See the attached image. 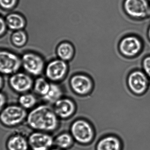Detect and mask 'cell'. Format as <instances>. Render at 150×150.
<instances>
[{
	"label": "cell",
	"mask_w": 150,
	"mask_h": 150,
	"mask_svg": "<svg viewBox=\"0 0 150 150\" xmlns=\"http://www.w3.org/2000/svg\"><path fill=\"white\" fill-rule=\"evenodd\" d=\"M28 126L35 131L50 133L58 128L59 118L53 108L47 105L34 107L28 114L26 119Z\"/></svg>",
	"instance_id": "cell-1"
},
{
	"label": "cell",
	"mask_w": 150,
	"mask_h": 150,
	"mask_svg": "<svg viewBox=\"0 0 150 150\" xmlns=\"http://www.w3.org/2000/svg\"><path fill=\"white\" fill-rule=\"evenodd\" d=\"M26 110L19 105H10L5 107L0 113V122L8 127H16L26 120Z\"/></svg>",
	"instance_id": "cell-2"
},
{
	"label": "cell",
	"mask_w": 150,
	"mask_h": 150,
	"mask_svg": "<svg viewBox=\"0 0 150 150\" xmlns=\"http://www.w3.org/2000/svg\"><path fill=\"white\" fill-rule=\"evenodd\" d=\"M22 67L30 75L39 76L44 73L47 63L45 58L40 54L28 51L23 55Z\"/></svg>",
	"instance_id": "cell-3"
},
{
	"label": "cell",
	"mask_w": 150,
	"mask_h": 150,
	"mask_svg": "<svg viewBox=\"0 0 150 150\" xmlns=\"http://www.w3.org/2000/svg\"><path fill=\"white\" fill-rule=\"evenodd\" d=\"M70 134L74 141L80 144L91 143L94 136V131L91 124L82 119L76 120L71 125Z\"/></svg>",
	"instance_id": "cell-4"
},
{
	"label": "cell",
	"mask_w": 150,
	"mask_h": 150,
	"mask_svg": "<svg viewBox=\"0 0 150 150\" xmlns=\"http://www.w3.org/2000/svg\"><path fill=\"white\" fill-rule=\"evenodd\" d=\"M123 9L126 15L133 19H143L150 16L148 0H124Z\"/></svg>",
	"instance_id": "cell-5"
},
{
	"label": "cell",
	"mask_w": 150,
	"mask_h": 150,
	"mask_svg": "<svg viewBox=\"0 0 150 150\" xmlns=\"http://www.w3.org/2000/svg\"><path fill=\"white\" fill-rule=\"evenodd\" d=\"M22 67L21 59L16 54L0 50V74L11 75L18 72Z\"/></svg>",
	"instance_id": "cell-6"
},
{
	"label": "cell",
	"mask_w": 150,
	"mask_h": 150,
	"mask_svg": "<svg viewBox=\"0 0 150 150\" xmlns=\"http://www.w3.org/2000/svg\"><path fill=\"white\" fill-rule=\"evenodd\" d=\"M143 44L140 38L133 35H127L121 39L118 48L120 53L126 58H133L140 53Z\"/></svg>",
	"instance_id": "cell-7"
},
{
	"label": "cell",
	"mask_w": 150,
	"mask_h": 150,
	"mask_svg": "<svg viewBox=\"0 0 150 150\" xmlns=\"http://www.w3.org/2000/svg\"><path fill=\"white\" fill-rule=\"evenodd\" d=\"M69 68L68 63L57 58L47 63L44 73L48 80L56 82L65 77Z\"/></svg>",
	"instance_id": "cell-8"
},
{
	"label": "cell",
	"mask_w": 150,
	"mask_h": 150,
	"mask_svg": "<svg viewBox=\"0 0 150 150\" xmlns=\"http://www.w3.org/2000/svg\"><path fill=\"white\" fill-rule=\"evenodd\" d=\"M8 82L14 92L22 94L27 93L33 88L34 81L27 73L18 72L10 76Z\"/></svg>",
	"instance_id": "cell-9"
},
{
	"label": "cell",
	"mask_w": 150,
	"mask_h": 150,
	"mask_svg": "<svg viewBox=\"0 0 150 150\" xmlns=\"http://www.w3.org/2000/svg\"><path fill=\"white\" fill-rule=\"evenodd\" d=\"M54 138L45 132L35 131L28 137L29 145L32 150H50L54 146Z\"/></svg>",
	"instance_id": "cell-10"
},
{
	"label": "cell",
	"mask_w": 150,
	"mask_h": 150,
	"mask_svg": "<svg viewBox=\"0 0 150 150\" xmlns=\"http://www.w3.org/2000/svg\"><path fill=\"white\" fill-rule=\"evenodd\" d=\"M129 88L134 93L137 95L144 93L148 88V78L145 74L140 70L131 72L127 79Z\"/></svg>",
	"instance_id": "cell-11"
},
{
	"label": "cell",
	"mask_w": 150,
	"mask_h": 150,
	"mask_svg": "<svg viewBox=\"0 0 150 150\" xmlns=\"http://www.w3.org/2000/svg\"><path fill=\"white\" fill-rule=\"evenodd\" d=\"M70 85L73 91L80 96L89 94L93 87V83L91 78L82 74L73 76L70 79Z\"/></svg>",
	"instance_id": "cell-12"
},
{
	"label": "cell",
	"mask_w": 150,
	"mask_h": 150,
	"mask_svg": "<svg viewBox=\"0 0 150 150\" xmlns=\"http://www.w3.org/2000/svg\"><path fill=\"white\" fill-rule=\"evenodd\" d=\"M58 118L66 119L71 117L76 112L74 102L67 98L62 97L54 105L53 107Z\"/></svg>",
	"instance_id": "cell-13"
},
{
	"label": "cell",
	"mask_w": 150,
	"mask_h": 150,
	"mask_svg": "<svg viewBox=\"0 0 150 150\" xmlns=\"http://www.w3.org/2000/svg\"><path fill=\"white\" fill-rule=\"evenodd\" d=\"M96 150H121L122 144L118 137L108 136L101 138L96 144Z\"/></svg>",
	"instance_id": "cell-14"
},
{
	"label": "cell",
	"mask_w": 150,
	"mask_h": 150,
	"mask_svg": "<svg viewBox=\"0 0 150 150\" xmlns=\"http://www.w3.org/2000/svg\"><path fill=\"white\" fill-rule=\"evenodd\" d=\"M75 50L72 43L68 41H63L58 45L56 50L58 59L69 63L74 56Z\"/></svg>",
	"instance_id": "cell-15"
},
{
	"label": "cell",
	"mask_w": 150,
	"mask_h": 150,
	"mask_svg": "<svg viewBox=\"0 0 150 150\" xmlns=\"http://www.w3.org/2000/svg\"><path fill=\"white\" fill-rule=\"evenodd\" d=\"M29 146L28 140L19 134L11 136L7 142L9 150H27Z\"/></svg>",
	"instance_id": "cell-16"
},
{
	"label": "cell",
	"mask_w": 150,
	"mask_h": 150,
	"mask_svg": "<svg viewBox=\"0 0 150 150\" xmlns=\"http://www.w3.org/2000/svg\"><path fill=\"white\" fill-rule=\"evenodd\" d=\"M63 92L59 85L54 82L50 83V88L45 96L42 97L47 103L54 105L62 97Z\"/></svg>",
	"instance_id": "cell-17"
},
{
	"label": "cell",
	"mask_w": 150,
	"mask_h": 150,
	"mask_svg": "<svg viewBox=\"0 0 150 150\" xmlns=\"http://www.w3.org/2000/svg\"><path fill=\"white\" fill-rule=\"evenodd\" d=\"M7 26L14 31L22 30L26 25V21L23 17L17 13H12L7 16L5 19Z\"/></svg>",
	"instance_id": "cell-18"
},
{
	"label": "cell",
	"mask_w": 150,
	"mask_h": 150,
	"mask_svg": "<svg viewBox=\"0 0 150 150\" xmlns=\"http://www.w3.org/2000/svg\"><path fill=\"white\" fill-rule=\"evenodd\" d=\"M74 142V140L71 134L63 133L54 138V146L61 150H67L72 147Z\"/></svg>",
	"instance_id": "cell-19"
},
{
	"label": "cell",
	"mask_w": 150,
	"mask_h": 150,
	"mask_svg": "<svg viewBox=\"0 0 150 150\" xmlns=\"http://www.w3.org/2000/svg\"><path fill=\"white\" fill-rule=\"evenodd\" d=\"M50 83L47 79L38 77L34 81L33 88L34 92L41 98L46 95L50 88Z\"/></svg>",
	"instance_id": "cell-20"
},
{
	"label": "cell",
	"mask_w": 150,
	"mask_h": 150,
	"mask_svg": "<svg viewBox=\"0 0 150 150\" xmlns=\"http://www.w3.org/2000/svg\"><path fill=\"white\" fill-rule=\"evenodd\" d=\"M37 102L36 96L28 92L21 94L18 99L19 105L26 110L33 109Z\"/></svg>",
	"instance_id": "cell-21"
},
{
	"label": "cell",
	"mask_w": 150,
	"mask_h": 150,
	"mask_svg": "<svg viewBox=\"0 0 150 150\" xmlns=\"http://www.w3.org/2000/svg\"><path fill=\"white\" fill-rule=\"evenodd\" d=\"M11 41L15 45L21 47L24 45L28 42V35L22 30L16 31L11 35Z\"/></svg>",
	"instance_id": "cell-22"
},
{
	"label": "cell",
	"mask_w": 150,
	"mask_h": 150,
	"mask_svg": "<svg viewBox=\"0 0 150 150\" xmlns=\"http://www.w3.org/2000/svg\"><path fill=\"white\" fill-rule=\"evenodd\" d=\"M17 0H0V6L5 9H10L16 6Z\"/></svg>",
	"instance_id": "cell-23"
},
{
	"label": "cell",
	"mask_w": 150,
	"mask_h": 150,
	"mask_svg": "<svg viewBox=\"0 0 150 150\" xmlns=\"http://www.w3.org/2000/svg\"><path fill=\"white\" fill-rule=\"evenodd\" d=\"M142 65L145 73L150 77V55L144 58L143 61Z\"/></svg>",
	"instance_id": "cell-24"
},
{
	"label": "cell",
	"mask_w": 150,
	"mask_h": 150,
	"mask_svg": "<svg viewBox=\"0 0 150 150\" xmlns=\"http://www.w3.org/2000/svg\"><path fill=\"white\" fill-rule=\"evenodd\" d=\"M7 103V97L4 93L0 92V113L5 107Z\"/></svg>",
	"instance_id": "cell-25"
},
{
	"label": "cell",
	"mask_w": 150,
	"mask_h": 150,
	"mask_svg": "<svg viewBox=\"0 0 150 150\" xmlns=\"http://www.w3.org/2000/svg\"><path fill=\"white\" fill-rule=\"evenodd\" d=\"M7 28L6 21L1 17L0 16V36L3 34Z\"/></svg>",
	"instance_id": "cell-26"
},
{
	"label": "cell",
	"mask_w": 150,
	"mask_h": 150,
	"mask_svg": "<svg viewBox=\"0 0 150 150\" xmlns=\"http://www.w3.org/2000/svg\"><path fill=\"white\" fill-rule=\"evenodd\" d=\"M4 84V82L3 78L2 77L1 75L0 74V90H1L3 87Z\"/></svg>",
	"instance_id": "cell-27"
},
{
	"label": "cell",
	"mask_w": 150,
	"mask_h": 150,
	"mask_svg": "<svg viewBox=\"0 0 150 150\" xmlns=\"http://www.w3.org/2000/svg\"><path fill=\"white\" fill-rule=\"evenodd\" d=\"M148 38H149V40L150 41V26L149 27V29H148Z\"/></svg>",
	"instance_id": "cell-28"
},
{
	"label": "cell",
	"mask_w": 150,
	"mask_h": 150,
	"mask_svg": "<svg viewBox=\"0 0 150 150\" xmlns=\"http://www.w3.org/2000/svg\"><path fill=\"white\" fill-rule=\"evenodd\" d=\"M50 150H62L60 149H58V148H52V149H51Z\"/></svg>",
	"instance_id": "cell-29"
},
{
	"label": "cell",
	"mask_w": 150,
	"mask_h": 150,
	"mask_svg": "<svg viewBox=\"0 0 150 150\" xmlns=\"http://www.w3.org/2000/svg\"></svg>",
	"instance_id": "cell-30"
}]
</instances>
